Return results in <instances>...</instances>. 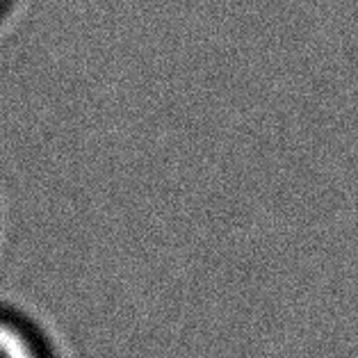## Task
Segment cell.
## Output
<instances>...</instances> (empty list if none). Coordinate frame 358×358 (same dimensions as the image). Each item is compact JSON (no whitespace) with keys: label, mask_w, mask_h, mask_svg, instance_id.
I'll return each instance as SVG.
<instances>
[{"label":"cell","mask_w":358,"mask_h":358,"mask_svg":"<svg viewBox=\"0 0 358 358\" xmlns=\"http://www.w3.org/2000/svg\"><path fill=\"white\" fill-rule=\"evenodd\" d=\"M0 358H37V354L19 329L0 322Z\"/></svg>","instance_id":"obj_1"},{"label":"cell","mask_w":358,"mask_h":358,"mask_svg":"<svg viewBox=\"0 0 358 358\" xmlns=\"http://www.w3.org/2000/svg\"><path fill=\"white\" fill-rule=\"evenodd\" d=\"M7 5H10V0H0V16H3V12L7 10Z\"/></svg>","instance_id":"obj_2"}]
</instances>
